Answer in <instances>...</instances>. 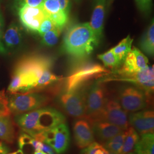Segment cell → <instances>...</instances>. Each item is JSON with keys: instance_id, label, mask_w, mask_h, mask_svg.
I'll use <instances>...</instances> for the list:
<instances>
[{"instance_id": "1", "label": "cell", "mask_w": 154, "mask_h": 154, "mask_svg": "<svg viewBox=\"0 0 154 154\" xmlns=\"http://www.w3.org/2000/svg\"><path fill=\"white\" fill-rule=\"evenodd\" d=\"M65 115L51 107H43L16 117L17 124L23 132L32 137L66 122Z\"/></svg>"}, {"instance_id": "2", "label": "cell", "mask_w": 154, "mask_h": 154, "mask_svg": "<svg viewBox=\"0 0 154 154\" xmlns=\"http://www.w3.org/2000/svg\"><path fill=\"white\" fill-rule=\"evenodd\" d=\"M99 42L88 22L72 25L67 30L63 41V50L74 58H84L90 55Z\"/></svg>"}, {"instance_id": "3", "label": "cell", "mask_w": 154, "mask_h": 154, "mask_svg": "<svg viewBox=\"0 0 154 154\" xmlns=\"http://www.w3.org/2000/svg\"><path fill=\"white\" fill-rule=\"evenodd\" d=\"M54 59L46 55L34 54L25 56L17 62L14 72L18 74L24 85V93L34 92L44 72L51 70Z\"/></svg>"}, {"instance_id": "4", "label": "cell", "mask_w": 154, "mask_h": 154, "mask_svg": "<svg viewBox=\"0 0 154 154\" xmlns=\"http://www.w3.org/2000/svg\"><path fill=\"white\" fill-rule=\"evenodd\" d=\"M111 71L105 66L94 62H83L74 67L65 78V91H73L87 85L92 80L99 79L110 74Z\"/></svg>"}, {"instance_id": "5", "label": "cell", "mask_w": 154, "mask_h": 154, "mask_svg": "<svg viewBox=\"0 0 154 154\" xmlns=\"http://www.w3.org/2000/svg\"><path fill=\"white\" fill-rule=\"evenodd\" d=\"M102 82L110 81H122L131 83L141 88L149 96L154 92V66H147L139 72H119L116 70L110 74L99 79Z\"/></svg>"}, {"instance_id": "6", "label": "cell", "mask_w": 154, "mask_h": 154, "mask_svg": "<svg viewBox=\"0 0 154 154\" xmlns=\"http://www.w3.org/2000/svg\"><path fill=\"white\" fill-rule=\"evenodd\" d=\"M87 90L83 86L73 91L62 90L57 100L68 116L77 119L86 118V95Z\"/></svg>"}, {"instance_id": "7", "label": "cell", "mask_w": 154, "mask_h": 154, "mask_svg": "<svg viewBox=\"0 0 154 154\" xmlns=\"http://www.w3.org/2000/svg\"><path fill=\"white\" fill-rule=\"evenodd\" d=\"M49 101L48 96L35 92L13 94L8 99V107L18 116L45 107Z\"/></svg>"}, {"instance_id": "8", "label": "cell", "mask_w": 154, "mask_h": 154, "mask_svg": "<svg viewBox=\"0 0 154 154\" xmlns=\"http://www.w3.org/2000/svg\"><path fill=\"white\" fill-rule=\"evenodd\" d=\"M149 97L136 86L125 85L118 90L117 99L127 112L132 113L144 110L147 107Z\"/></svg>"}, {"instance_id": "9", "label": "cell", "mask_w": 154, "mask_h": 154, "mask_svg": "<svg viewBox=\"0 0 154 154\" xmlns=\"http://www.w3.org/2000/svg\"><path fill=\"white\" fill-rule=\"evenodd\" d=\"M98 80L86 92V118L90 121L94 120L99 115L109 97L104 82Z\"/></svg>"}, {"instance_id": "10", "label": "cell", "mask_w": 154, "mask_h": 154, "mask_svg": "<svg viewBox=\"0 0 154 154\" xmlns=\"http://www.w3.org/2000/svg\"><path fill=\"white\" fill-rule=\"evenodd\" d=\"M94 121H104L126 130L129 127L127 112L116 98L108 97L103 109ZM91 122V121H90Z\"/></svg>"}, {"instance_id": "11", "label": "cell", "mask_w": 154, "mask_h": 154, "mask_svg": "<svg viewBox=\"0 0 154 154\" xmlns=\"http://www.w3.org/2000/svg\"><path fill=\"white\" fill-rule=\"evenodd\" d=\"M17 11L22 25L31 32H38L41 23L48 17L41 6H25L17 9Z\"/></svg>"}, {"instance_id": "12", "label": "cell", "mask_w": 154, "mask_h": 154, "mask_svg": "<svg viewBox=\"0 0 154 154\" xmlns=\"http://www.w3.org/2000/svg\"><path fill=\"white\" fill-rule=\"evenodd\" d=\"M130 125L140 135L154 131V114L152 110H140L130 113L128 116Z\"/></svg>"}, {"instance_id": "13", "label": "cell", "mask_w": 154, "mask_h": 154, "mask_svg": "<svg viewBox=\"0 0 154 154\" xmlns=\"http://www.w3.org/2000/svg\"><path fill=\"white\" fill-rule=\"evenodd\" d=\"M72 130L75 142L78 148L84 149L95 142L93 128L86 119L80 118L75 120Z\"/></svg>"}, {"instance_id": "14", "label": "cell", "mask_w": 154, "mask_h": 154, "mask_svg": "<svg viewBox=\"0 0 154 154\" xmlns=\"http://www.w3.org/2000/svg\"><path fill=\"white\" fill-rule=\"evenodd\" d=\"M149 60L140 50L133 47L123 62L122 66L116 70L119 72H139L148 66Z\"/></svg>"}, {"instance_id": "15", "label": "cell", "mask_w": 154, "mask_h": 154, "mask_svg": "<svg viewBox=\"0 0 154 154\" xmlns=\"http://www.w3.org/2000/svg\"><path fill=\"white\" fill-rule=\"evenodd\" d=\"M106 0H95L89 25L98 42H100L104 28Z\"/></svg>"}, {"instance_id": "16", "label": "cell", "mask_w": 154, "mask_h": 154, "mask_svg": "<svg viewBox=\"0 0 154 154\" xmlns=\"http://www.w3.org/2000/svg\"><path fill=\"white\" fill-rule=\"evenodd\" d=\"M70 143V134L68 125L61 123L55 127L53 139L48 143L54 149L57 154H62L68 150Z\"/></svg>"}, {"instance_id": "17", "label": "cell", "mask_w": 154, "mask_h": 154, "mask_svg": "<svg viewBox=\"0 0 154 154\" xmlns=\"http://www.w3.org/2000/svg\"><path fill=\"white\" fill-rule=\"evenodd\" d=\"M94 134L100 141L105 143L123 130L117 126L104 121H94L90 122Z\"/></svg>"}, {"instance_id": "18", "label": "cell", "mask_w": 154, "mask_h": 154, "mask_svg": "<svg viewBox=\"0 0 154 154\" xmlns=\"http://www.w3.org/2000/svg\"><path fill=\"white\" fill-rule=\"evenodd\" d=\"M2 44L6 53L8 50L18 49L22 43L23 34L21 28L16 23H12L4 35Z\"/></svg>"}, {"instance_id": "19", "label": "cell", "mask_w": 154, "mask_h": 154, "mask_svg": "<svg viewBox=\"0 0 154 154\" xmlns=\"http://www.w3.org/2000/svg\"><path fill=\"white\" fill-rule=\"evenodd\" d=\"M139 46L143 52L149 57L154 54V22H151L149 27L143 34L140 41Z\"/></svg>"}, {"instance_id": "20", "label": "cell", "mask_w": 154, "mask_h": 154, "mask_svg": "<svg viewBox=\"0 0 154 154\" xmlns=\"http://www.w3.org/2000/svg\"><path fill=\"white\" fill-rule=\"evenodd\" d=\"M134 149L137 154H154V134L141 135Z\"/></svg>"}, {"instance_id": "21", "label": "cell", "mask_w": 154, "mask_h": 154, "mask_svg": "<svg viewBox=\"0 0 154 154\" xmlns=\"http://www.w3.org/2000/svg\"><path fill=\"white\" fill-rule=\"evenodd\" d=\"M14 138V128L9 116H0V139L11 143Z\"/></svg>"}, {"instance_id": "22", "label": "cell", "mask_w": 154, "mask_h": 154, "mask_svg": "<svg viewBox=\"0 0 154 154\" xmlns=\"http://www.w3.org/2000/svg\"><path fill=\"white\" fill-rule=\"evenodd\" d=\"M126 134V130H123L113 138H111L103 143V147L111 154H119L123 147Z\"/></svg>"}, {"instance_id": "23", "label": "cell", "mask_w": 154, "mask_h": 154, "mask_svg": "<svg viewBox=\"0 0 154 154\" xmlns=\"http://www.w3.org/2000/svg\"><path fill=\"white\" fill-rule=\"evenodd\" d=\"M133 39L131 38L130 35H128L126 38L123 39L121 41L111 49L114 54L117 57L119 60L123 63L128 53L132 48Z\"/></svg>"}, {"instance_id": "24", "label": "cell", "mask_w": 154, "mask_h": 154, "mask_svg": "<svg viewBox=\"0 0 154 154\" xmlns=\"http://www.w3.org/2000/svg\"><path fill=\"white\" fill-rule=\"evenodd\" d=\"M126 131V136L123 147L118 154H127L131 152L140 137L138 132L132 127H129Z\"/></svg>"}, {"instance_id": "25", "label": "cell", "mask_w": 154, "mask_h": 154, "mask_svg": "<svg viewBox=\"0 0 154 154\" xmlns=\"http://www.w3.org/2000/svg\"><path fill=\"white\" fill-rule=\"evenodd\" d=\"M64 78L61 76H58L51 72V70H47L44 72L39 78L37 84L35 91L46 88L55 83L60 82Z\"/></svg>"}, {"instance_id": "26", "label": "cell", "mask_w": 154, "mask_h": 154, "mask_svg": "<svg viewBox=\"0 0 154 154\" xmlns=\"http://www.w3.org/2000/svg\"><path fill=\"white\" fill-rule=\"evenodd\" d=\"M98 58L103 62L105 67L114 69L118 68L122 64L111 49L109 50L103 54L98 55Z\"/></svg>"}, {"instance_id": "27", "label": "cell", "mask_w": 154, "mask_h": 154, "mask_svg": "<svg viewBox=\"0 0 154 154\" xmlns=\"http://www.w3.org/2000/svg\"><path fill=\"white\" fill-rule=\"evenodd\" d=\"M33 138L23 132L18 138V147L24 154H34L35 151L33 145Z\"/></svg>"}, {"instance_id": "28", "label": "cell", "mask_w": 154, "mask_h": 154, "mask_svg": "<svg viewBox=\"0 0 154 154\" xmlns=\"http://www.w3.org/2000/svg\"><path fill=\"white\" fill-rule=\"evenodd\" d=\"M61 30L55 29L47 33H45L42 37V44L46 46H53L58 42L61 33Z\"/></svg>"}, {"instance_id": "29", "label": "cell", "mask_w": 154, "mask_h": 154, "mask_svg": "<svg viewBox=\"0 0 154 154\" xmlns=\"http://www.w3.org/2000/svg\"><path fill=\"white\" fill-rule=\"evenodd\" d=\"M41 7L48 17L62 11L57 0H44Z\"/></svg>"}, {"instance_id": "30", "label": "cell", "mask_w": 154, "mask_h": 154, "mask_svg": "<svg viewBox=\"0 0 154 154\" xmlns=\"http://www.w3.org/2000/svg\"><path fill=\"white\" fill-rule=\"evenodd\" d=\"M49 17L54 23L57 28L61 30L65 28L69 21V15L62 11Z\"/></svg>"}, {"instance_id": "31", "label": "cell", "mask_w": 154, "mask_h": 154, "mask_svg": "<svg viewBox=\"0 0 154 154\" xmlns=\"http://www.w3.org/2000/svg\"><path fill=\"white\" fill-rule=\"evenodd\" d=\"M81 154H112L105 149L103 146L93 142L88 147L83 149Z\"/></svg>"}, {"instance_id": "32", "label": "cell", "mask_w": 154, "mask_h": 154, "mask_svg": "<svg viewBox=\"0 0 154 154\" xmlns=\"http://www.w3.org/2000/svg\"><path fill=\"white\" fill-rule=\"evenodd\" d=\"M57 29L54 23L50 18L49 17H47L41 23L39 28L38 33L39 34L42 36L45 33H47L52 30Z\"/></svg>"}, {"instance_id": "33", "label": "cell", "mask_w": 154, "mask_h": 154, "mask_svg": "<svg viewBox=\"0 0 154 154\" xmlns=\"http://www.w3.org/2000/svg\"><path fill=\"white\" fill-rule=\"evenodd\" d=\"M44 0H14V7L17 10L23 6L39 7L42 5Z\"/></svg>"}, {"instance_id": "34", "label": "cell", "mask_w": 154, "mask_h": 154, "mask_svg": "<svg viewBox=\"0 0 154 154\" xmlns=\"http://www.w3.org/2000/svg\"><path fill=\"white\" fill-rule=\"evenodd\" d=\"M138 8L145 14H149L151 9L152 0H135Z\"/></svg>"}, {"instance_id": "35", "label": "cell", "mask_w": 154, "mask_h": 154, "mask_svg": "<svg viewBox=\"0 0 154 154\" xmlns=\"http://www.w3.org/2000/svg\"><path fill=\"white\" fill-rule=\"evenodd\" d=\"M4 17L2 14V13L0 10V53H6L5 50L2 44V35L4 32Z\"/></svg>"}, {"instance_id": "36", "label": "cell", "mask_w": 154, "mask_h": 154, "mask_svg": "<svg viewBox=\"0 0 154 154\" xmlns=\"http://www.w3.org/2000/svg\"><path fill=\"white\" fill-rule=\"evenodd\" d=\"M61 8L62 11L69 14L70 11V0H57Z\"/></svg>"}, {"instance_id": "37", "label": "cell", "mask_w": 154, "mask_h": 154, "mask_svg": "<svg viewBox=\"0 0 154 154\" xmlns=\"http://www.w3.org/2000/svg\"><path fill=\"white\" fill-rule=\"evenodd\" d=\"M11 111L8 107V103L0 101V116H9Z\"/></svg>"}, {"instance_id": "38", "label": "cell", "mask_w": 154, "mask_h": 154, "mask_svg": "<svg viewBox=\"0 0 154 154\" xmlns=\"http://www.w3.org/2000/svg\"><path fill=\"white\" fill-rule=\"evenodd\" d=\"M41 151H44L45 153L48 154H57L54 149H53L50 146L46 143H43V142L42 144Z\"/></svg>"}, {"instance_id": "39", "label": "cell", "mask_w": 154, "mask_h": 154, "mask_svg": "<svg viewBox=\"0 0 154 154\" xmlns=\"http://www.w3.org/2000/svg\"><path fill=\"white\" fill-rule=\"evenodd\" d=\"M8 149L5 146L0 142V154H8Z\"/></svg>"}, {"instance_id": "40", "label": "cell", "mask_w": 154, "mask_h": 154, "mask_svg": "<svg viewBox=\"0 0 154 154\" xmlns=\"http://www.w3.org/2000/svg\"><path fill=\"white\" fill-rule=\"evenodd\" d=\"M23 154V152H22V150L21 149H18L17 151H15V152H11V153H9V154Z\"/></svg>"}, {"instance_id": "41", "label": "cell", "mask_w": 154, "mask_h": 154, "mask_svg": "<svg viewBox=\"0 0 154 154\" xmlns=\"http://www.w3.org/2000/svg\"><path fill=\"white\" fill-rule=\"evenodd\" d=\"M34 154H48L46 153H45L44 151H35Z\"/></svg>"}, {"instance_id": "42", "label": "cell", "mask_w": 154, "mask_h": 154, "mask_svg": "<svg viewBox=\"0 0 154 154\" xmlns=\"http://www.w3.org/2000/svg\"><path fill=\"white\" fill-rule=\"evenodd\" d=\"M75 1H79L80 0H75Z\"/></svg>"}]
</instances>
